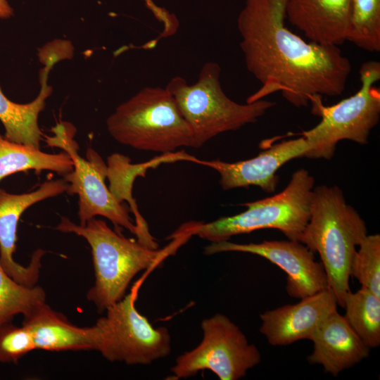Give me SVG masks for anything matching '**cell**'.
Listing matches in <instances>:
<instances>
[{"label": "cell", "mask_w": 380, "mask_h": 380, "mask_svg": "<svg viewBox=\"0 0 380 380\" xmlns=\"http://www.w3.org/2000/svg\"><path fill=\"white\" fill-rule=\"evenodd\" d=\"M286 0H246L237 18L246 68L260 83L246 103L277 92L296 107L341 95L351 72L338 46L305 42L285 26Z\"/></svg>", "instance_id": "6da1fadb"}, {"label": "cell", "mask_w": 380, "mask_h": 380, "mask_svg": "<svg viewBox=\"0 0 380 380\" xmlns=\"http://www.w3.org/2000/svg\"><path fill=\"white\" fill-rule=\"evenodd\" d=\"M55 229L82 236L90 246L95 282L88 291L87 298L99 312L126 295L130 282L138 273L160 265L174 248H151L138 240L126 238L96 217L81 225L62 217Z\"/></svg>", "instance_id": "7a4b0ae2"}, {"label": "cell", "mask_w": 380, "mask_h": 380, "mask_svg": "<svg viewBox=\"0 0 380 380\" xmlns=\"http://www.w3.org/2000/svg\"><path fill=\"white\" fill-rule=\"evenodd\" d=\"M367 235L365 222L347 203L338 186H315L310 219L300 242L319 254L328 287L342 308L350 291V267L357 246Z\"/></svg>", "instance_id": "3957f363"}, {"label": "cell", "mask_w": 380, "mask_h": 380, "mask_svg": "<svg viewBox=\"0 0 380 380\" xmlns=\"http://www.w3.org/2000/svg\"><path fill=\"white\" fill-rule=\"evenodd\" d=\"M315 179L308 170L294 172L285 189L270 197L241 204L246 210L208 223L190 224L180 233L197 235L211 242L253 231L274 229L288 239L300 241L310 219Z\"/></svg>", "instance_id": "277c9868"}, {"label": "cell", "mask_w": 380, "mask_h": 380, "mask_svg": "<svg viewBox=\"0 0 380 380\" xmlns=\"http://www.w3.org/2000/svg\"><path fill=\"white\" fill-rule=\"evenodd\" d=\"M220 73L219 64L208 62L196 83L189 84L182 77L175 76L165 87L191 129L192 148H200L220 134L257 122L275 105L265 99L246 104L235 102L223 91Z\"/></svg>", "instance_id": "5b68a950"}, {"label": "cell", "mask_w": 380, "mask_h": 380, "mask_svg": "<svg viewBox=\"0 0 380 380\" xmlns=\"http://www.w3.org/2000/svg\"><path fill=\"white\" fill-rule=\"evenodd\" d=\"M109 134L135 149L169 153L193 146V133L165 88L147 87L120 104L107 118Z\"/></svg>", "instance_id": "8992f818"}, {"label": "cell", "mask_w": 380, "mask_h": 380, "mask_svg": "<svg viewBox=\"0 0 380 380\" xmlns=\"http://www.w3.org/2000/svg\"><path fill=\"white\" fill-rule=\"evenodd\" d=\"M359 73L360 88L353 96L331 106H324L321 96L310 99L312 113L321 120L312 129L297 134L310 145L304 157L331 159L342 140L367 144L369 134L380 118V89L375 86L380 80V63L367 61Z\"/></svg>", "instance_id": "52a82bcc"}, {"label": "cell", "mask_w": 380, "mask_h": 380, "mask_svg": "<svg viewBox=\"0 0 380 380\" xmlns=\"http://www.w3.org/2000/svg\"><path fill=\"white\" fill-rule=\"evenodd\" d=\"M201 327L202 341L177 357L172 379H187L207 369L220 380H238L261 362L256 346L226 315L217 313L204 319Z\"/></svg>", "instance_id": "ba28073f"}, {"label": "cell", "mask_w": 380, "mask_h": 380, "mask_svg": "<svg viewBox=\"0 0 380 380\" xmlns=\"http://www.w3.org/2000/svg\"><path fill=\"white\" fill-rule=\"evenodd\" d=\"M135 294H126L106 309L96 322L98 352L110 362L146 365L170 353L171 339L165 327H154L135 307Z\"/></svg>", "instance_id": "9c48e42d"}, {"label": "cell", "mask_w": 380, "mask_h": 380, "mask_svg": "<svg viewBox=\"0 0 380 380\" xmlns=\"http://www.w3.org/2000/svg\"><path fill=\"white\" fill-rule=\"evenodd\" d=\"M54 137H47V143L57 146L69 154L73 162V170L63 175L68 183L66 192L78 196V217L80 224L101 216L109 220L120 231L125 228L139 237V231L129 215L127 207L118 201L107 187L105 179L108 166L101 157L93 149L87 151V159L78 154V145L65 127L59 125L53 129Z\"/></svg>", "instance_id": "30bf717a"}, {"label": "cell", "mask_w": 380, "mask_h": 380, "mask_svg": "<svg viewBox=\"0 0 380 380\" xmlns=\"http://www.w3.org/2000/svg\"><path fill=\"white\" fill-rule=\"evenodd\" d=\"M241 252L261 256L277 265L286 274V290L293 298L301 299L328 288L322 263L306 246L293 240H265L260 243H236L228 240L211 242L204 254Z\"/></svg>", "instance_id": "8fae6325"}, {"label": "cell", "mask_w": 380, "mask_h": 380, "mask_svg": "<svg viewBox=\"0 0 380 380\" xmlns=\"http://www.w3.org/2000/svg\"><path fill=\"white\" fill-rule=\"evenodd\" d=\"M67 189L68 183L63 179L46 181L36 190L20 194H11L0 188V264L10 277L23 285H36L42 267L41 260L46 251L37 250L27 266L14 260L20 218L31 205L61 195Z\"/></svg>", "instance_id": "7c38bea8"}, {"label": "cell", "mask_w": 380, "mask_h": 380, "mask_svg": "<svg viewBox=\"0 0 380 380\" xmlns=\"http://www.w3.org/2000/svg\"><path fill=\"white\" fill-rule=\"evenodd\" d=\"M309 149L307 140L300 136L275 144L258 156L245 160L234 163L219 159L201 160L193 156L190 162L216 170L220 175V184L223 190L257 186L267 193H272L279 182L278 170L292 159L304 157Z\"/></svg>", "instance_id": "4fadbf2b"}, {"label": "cell", "mask_w": 380, "mask_h": 380, "mask_svg": "<svg viewBox=\"0 0 380 380\" xmlns=\"http://www.w3.org/2000/svg\"><path fill=\"white\" fill-rule=\"evenodd\" d=\"M300 300L260 314V331L271 346L310 339L320 324L337 310L336 296L329 287Z\"/></svg>", "instance_id": "5bb4252c"}, {"label": "cell", "mask_w": 380, "mask_h": 380, "mask_svg": "<svg viewBox=\"0 0 380 380\" xmlns=\"http://www.w3.org/2000/svg\"><path fill=\"white\" fill-rule=\"evenodd\" d=\"M309 340L313 343V350L308 356V362L322 366L326 373L334 376L369 355L370 348L337 310L320 324Z\"/></svg>", "instance_id": "9a60e30c"}, {"label": "cell", "mask_w": 380, "mask_h": 380, "mask_svg": "<svg viewBox=\"0 0 380 380\" xmlns=\"http://www.w3.org/2000/svg\"><path fill=\"white\" fill-rule=\"evenodd\" d=\"M350 15V0H286V18L318 44L344 43Z\"/></svg>", "instance_id": "2e32d148"}, {"label": "cell", "mask_w": 380, "mask_h": 380, "mask_svg": "<svg viewBox=\"0 0 380 380\" xmlns=\"http://www.w3.org/2000/svg\"><path fill=\"white\" fill-rule=\"evenodd\" d=\"M22 325L30 332L35 350L47 351L96 350L99 332L96 324L78 327L44 303L23 316Z\"/></svg>", "instance_id": "e0dca14e"}, {"label": "cell", "mask_w": 380, "mask_h": 380, "mask_svg": "<svg viewBox=\"0 0 380 380\" xmlns=\"http://www.w3.org/2000/svg\"><path fill=\"white\" fill-rule=\"evenodd\" d=\"M43 70L42 88L38 96L28 103H17L8 99L0 87V120L5 128L7 139L40 149L42 132L38 125L39 113L45 106V101L51 93L46 84L49 71L56 62L46 61Z\"/></svg>", "instance_id": "ac0fdd59"}, {"label": "cell", "mask_w": 380, "mask_h": 380, "mask_svg": "<svg viewBox=\"0 0 380 380\" xmlns=\"http://www.w3.org/2000/svg\"><path fill=\"white\" fill-rule=\"evenodd\" d=\"M73 168L72 160L65 151L45 153L10 141L0 134V181L11 175L30 170L37 173L49 170L63 176Z\"/></svg>", "instance_id": "d6986e66"}, {"label": "cell", "mask_w": 380, "mask_h": 380, "mask_svg": "<svg viewBox=\"0 0 380 380\" xmlns=\"http://www.w3.org/2000/svg\"><path fill=\"white\" fill-rule=\"evenodd\" d=\"M345 320L370 349L380 345V297L361 287L345 296Z\"/></svg>", "instance_id": "ffe728a7"}, {"label": "cell", "mask_w": 380, "mask_h": 380, "mask_svg": "<svg viewBox=\"0 0 380 380\" xmlns=\"http://www.w3.org/2000/svg\"><path fill=\"white\" fill-rule=\"evenodd\" d=\"M346 41L363 50L379 52L380 0H350Z\"/></svg>", "instance_id": "44dd1931"}, {"label": "cell", "mask_w": 380, "mask_h": 380, "mask_svg": "<svg viewBox=\"0 0 380 380\" xmlns=\"http://www.w3.org/2000/svg\"><path fill=\"white\" fill-rule=\"evenodd\" d=\"M150 163L132 165L127 157L120 154H113L108 158V175L110 181L109 189L118 201H129L132 211L134 214L135 224L141 238L151 236L146 222L138 211L137 206L132 196V188L135 177L144 170L152 165Z\"/></svg>", "instance_id": "7402d4cb"}, {"label": "cell", "mask_w": 380, "mask_h": 380, "mask_svg": "<svg viewBox=\"0 0 380 380\" xmlns=\"http://www.w3.org/2000/svg\"><path fill=\"white\" fill-rule=\"evenodd\" d=\"M44 303H46V293L42 286H27L18 283L0 264V325L12 322L19 314L27 315Z\"/></svg>", "instance_id": "603a6c76"}, {"label": "cell", "mask_w": 380, "mask_h": 380, "mask_svg": "<svg viewBox=\"0 0 380 380\" xmlns=\"http://www.w3.org/2000/svg\"><path fill=\"white\" fill-rule=\"evenodd\" d=\"M350 276L361 287L380 297V235H367L359 245L350 267Z\"/></svg>", "instance_id": "cb8c5ba5"}, {"label": "cell", "mask_w": 380, "mask_h": 380, "mask_svg": "<svg viewBox=\"0 0 380 380\" xmlns=\"http://www.w3.org/2000/svg\"><path fill=\"white\" fill-rule=\"evenodd\" d=\"M33 350L34 341L25 327L15 325L12 322L0 325V362L16 364Z\"/></svg>", "instance_id": "d4e9b609"}, {"label": "cell", "mask_w": 380, "mask_h": 380, "mask_svg": "<svg viewBox=\"0 0 380 380\" xmlns=\"http://www.w3.org/2000/svg\"><path fill=\"white\" fill-rule=\"evenodd\" d=\"M146 6L149 8L154 15L162 22L165 25V29H168L172 27L175 22L176 18L174 15L170 14L166 10L156 6L152 0H144Z\"/></svg>", "instance_id": "484cf974"}, {"label": "cell", "mask_w": 380, "mask_h": 380, "mask_svg": "<svg viewBox=\"0 0 380 380\" xmlns=\"http://www.w3.org/2000/svg\"><path fill=\"white\" fill-rule=\"evenodd\" d=\"M13 15V9L7 0H0V18L8 19Z\"/></svg>", "instance_id": "4316f807"}]
</instances>
